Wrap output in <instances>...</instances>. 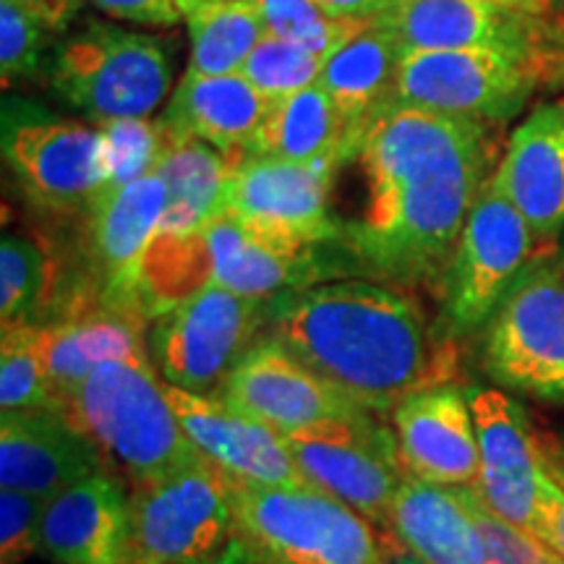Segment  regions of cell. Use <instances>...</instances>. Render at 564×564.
<instances>
[{
  "instance_id": "obj_1",
  "label": "cell",
  "mask_w": 564,
  "mask_h": 564,
  "mask_svg": "<svg viewBox=\"0 0 564 564\" xmlns=\"http://www.w3.org/2000/svg\"><path fill=\"white\" fill-rule=\"evenodd\" d=\"M366 183L361 217L340 243L392 285H432L444 272L478 192L491 178L489 123L392 102L356 152Z\"/></svg>"
},
{
  "instance_id": "obj_2",
  "label": "cell",
  "mask_w": 564,
  "mask_h": 564,
  "mask_svg": "<svg viewBox=\"0 0 564 564\" xmlns=\"http://www.w3.org/2000/svg\"><path fill=\"white\" fill-rule=\"evenodd\" d=\"M270 337L316 377L371 413L455 373V337L434 327L421 303L384 280L316 282L280 293Z\"/></svg>"
},
{
  "instance_id": "obj_3",
  "label": "cell",
  "mask_w": 564,
  "mask_h": 564,
  "mask_svg": "<svg viewBox=\"0 0 564 564\" xmlns=\"http://www.w3.org/2000/svg\"><path fill=\"white\" fill-rule=\"evenodd\" d=\"M58 408L133 484L204 457L183 432L150 352L102 364L63 394Z\"/></svg>"
},
{
  "instance_id": "obj_4",
  "label": "cell",
  "mask_w": 564,
  "mask_h": 564,
  "mask_svg": "<svg viewBox=\"0 0 564 564\" xmlns=\"http://www.w3.org/2000/svg\"><path fill=\"white\" fill-rule=\"evenodd\" d=\"M238 535L259 564H392L364 514L314 486L232 481Z\"/></svg>"
},
{
  "instance_id": "obj_5",
  "label": "cell",
  "mask_w": 564,
  "mask_h": 564,
  "mask_svg": "<svg viewBox=\"0 0 564 564\" xmlns=\"http://www.w3.org/2000/svg\"><path fill=\"white\" fill-rule=\"evenodd\" d=\"M51 82L100 129L150 118L173 87V61L158 37L95 19L55 51Z\"/></svg>"
},
{
  "instance_id": "obj_6",
  "label": "cell",
  "mask_w": 564,
  "mask_h": 564,
  "mask_svg": "<svg viewBox=\"0 0 564 564\" xmlns=\"http://www.w3.org/2000/svg\"><path fill=\"white\" fill-rule=\"evenodd\" d=\"M564 61L560 45L546 51H432L400 55L394 100L481 123L518 116L541 82Z\"/></svg>"
},
{
  "instance_id": "obj_7",
  "label": "cell",
  "mask_w": 564,
  "mask_h": 564,
  "mask_svg": "<svg viewBox=\"0 0 564 564\" xmlns=\"http://www.w3.org/2000/svg\"><path fill=\"white\" fill-rule=\"evenodd\" d=\"M478 361L502 390L564 405V264L539 257L484 324Z\"/></svg>"
},
{
  "instance_id": "obj_8",
  "label": "cell",
  "mask_w": 564,
  "mask_h": 564,
  "mask_svg": "<svg viewBox=\"0 0 564 564\" xmlns=\"http://www.w3.org/2000/svg\"><path fill=\"white\" fill-rule=\"evenodd\" d=\"M238 541L232 481L207 457L137 484L129 564H196Z\"/></svg>"
},
{
  "instance_id": "obj_9",
  "label": "cell",
  "mask_w": 564,
  "mask_h": 564,
  "mask_svg": "<svg viewBox=\"0 0 564 564\" xmlns=\"http://www.w3.org/2000/svg\"><path fill=\"white\" fill-rule=\"evenodd\" d=\"M272 299H246L209 285L162 308L147 333V350L165 384L220 394L238 358L270 322Z\"/></svg>"
},
{
  "instance_id": "obj_10",
  "label": "cell",
  "mask_w": 564,
  "mask_h": 564,
  "mask_svg": "<svg viewBox=\"0 0 564 564\" xmlns=\"http://www.w3.org/2000/svg\"><path fill=\"white\" fill-rule=\"evenodd\" d=\"M535 236L491 178L478 192L440 285L442 329L465 337L484 329L518 274L533 262Z\"/></svg>"
},
{
  "instance_id": "obj_11",
  "label": "cell",
  "mask_w": 564,
  "mask_h": 564,
  "mask_svg": "<svg viewBox=\"0 0 564 564\" xmlns=\"http://www.w3.org/2000/svg\"><path fill=\"white\" fill-rule=\"evenodd\" d=\"M308 486L340 499L371 525L390 531L392 505L408 468L398 440L377 419L327 421L285 436Z\"/></svg>"
},
{
  "instance_id": "obj_12",
  "label": "cell",
  "mask_w": 564,
  "mask_h": 564,
  "mask_svg": "<svg viewBox=\"0 0 564 564\" xmlns=\"http://www.w3.org/2000/svg\"><path fill=\"white\" fill-rule=\"evenodd\" d=\"M337 171L340 165L333 162L246 154L230 171L223 215L303 249L340 241L343 223H337L333 212Z\"/></svg>"
},
{
  "instance_id": "obj_13",
  "label": "cell",
  "mask_w": 564,
  "mask_h": 564,
  "mask_svg": "<svg viewBox=\"0 0 564 564\" xmlns=\"http://www.w3.org/2000/svg\"><path fill=\"white\" fill-rule=\"evenodd\" d=\"M3 154L30 202L53 215L87 212L108 183L102 129L91 126L6 118Z\"/></svg>"
},
{
  "instance_id": "obj_14",
  "label": "cell",
  "mask_w": 564,
  "mask_h": 564,
  "mask_svg": "<svg viewBox=\"0 0 564 564\" xmlns=\"http://www.w3.org/2000/svg\"><path fill=\"white\" fill-rule=\"evenodd\" d=\"M167 188L160 173L102 188L84 212V246L97 285V303L150 316L141 299V270L160 232Z\"/></svg>"
},
{
  "instance_id": "obj_15",
  "label": "cell",
  "mask_w": 564,
  "mask_h": 564,
  "mask_svg": "<svg viewBox=\"0 0 564 564\" xmlns=\"http://www.w3.org/2000/svg\"><path fill=\"white\" fill-rule=\"evenodd\" d=\"M220 398L282 436L327 421H366L373 415L316 377L274 337L257 340L238 358Z\"/></svg>"
},
{
  "instance_id": "obj_16",
  "label": "cell",
  "mask_w": 564,
  "mask_h": 564,
  "mask_svg": "<svg viewBox=\"0 0 564 564\" xmlns=\"http://www.w3.org/2000/svg\"><path fill=\"white\" fill-rule=\"evenodd\" d=\"M165 392L194 447L230 481L278 489L308 486L285 436L272 426L230 405L220 394H196L173 384H165Z\"/></svg>"
},
{
  "instance_id": "obj_17",
  "label": "cell",
  "mask_w": 564,
  "mask_h": 564,
  "mask_svg": "<svg viewBox=\"0 0 564 564\" xmlns=\"http://www.w3.org/2000/svg\"><path fill=\"white\" fill-rule=\"evenodd\" d=\"M400 42L403 53L432 51H514L554 47L544 19L484 0H394L377 21Z\"/></svg>"
},
{
  "instance_id": "obj_18",
  "label": "cell",
  "mask_w": 564,
  "mask_h": 564,
  "mask_svg": "<svg viewBox=\"0 0 564 564\" xmlns=\"http://www.w3.org/2000/svg\"><path fill=\"white\" fill-rule=\"evenodd\" d=\"M392 429L408 474L440 486H476L481 476L468 387L453 382L408 394L392 411Z\"/></svg>"
},
{
  "instance_id": "obj_19",
  "label": "cell",
  "mask_w": 564,
  "mask_h": 564,
  "mask_svg": "<svg viewBox=\"0 0 564 564\" xmlns=\"http://www.w3.org/2000/svg\"><path fill=\"white\" fill-rule=\"evenodd\" d=\"M476 421L481 476L476 489L499 518L531 531L539 502L541 468L535 429L525 408L502 390L468 387Z\"/></svg>"
},
{
  "instance_id": "obj_20",
  "label": "cell",
  "mask_w": 564,
  "mask_h": 564,
  "mask_svg": "<svg viewBox=\"0 0 564 564\" xmlns=\"http://www.w3.org/2000/svg\"><path fill=\"white\" fill-rule=\"evenodd\" d=\"M105 453L66 419L61 408L3 413L0 484L51 502L68 486L105 468Z\"/></svg>"
},
{
  "instance_id": "obj_21",
  "label": "cell",
  "mask_w": 564,
  "mask_h": 564,
  "mask_svg": "<svg viewBox=\"0 0 564 564\" xmlns=\"http://www.w3.org/2000/svg\"><path fill=\"white\" fill-rule=\"evenodd\" d=\"M491 181L525 217L535 241H556L564 230V97L539 105L512 131Z\"/></svg>"
},
{
  "instance_id": "obj_22",
  "label": "cell",
  "mask_w": 564,
  "mask_h": 564,
  "mask_svg": "<svg viewBox=\"0 0 564 564\" xmlns=\"http://www.w3.org/2000/svg\"><path fill=\"white\" fill-rule=\"evenodd\" d=\"M131 497L108 470L68 486L45 505L42 554L55 564H129Z\"/></svg>"
},
{
  "instance_id": "obj_23",
  "label": "cell",
  "mask_w": 564,
  "mask_h": 564,
  "mask_svg": "<svg viewBox=\"0 0 564 564\" xmlns=\"http://www.w3.org/2000/svg\"><path fill=\"white\" fill-rule=\"evenodd\" d=\"M270 108L272 102L241 74H199L186 68L160 121L175 133L215 147L238 165Z\"/></svg>"
},
{
  "instance_id": "obj_24",
  "label": "cell",
  "mask_w": 564,
  "mask_h": 564,
  "mask_svg": "<svg viewBox=\"0 0 564 564\" xmlns=\"http://www.w3.org/2000/svg\"><path fill=\"white\" fill-rule=\"evenodd\" d=\"M390 533L421 564H489L484 535L455 486L408 474L394 497Z\"/></svg>"
},
{
  "instance_id": "obj_25",
  "label": "cell",
  "mask_w": 564,
  "mask_h": 564,
  "mask_svg": "<svg viewBox=\"0 0 564 564\" xmlns=\"http://www.w3.org/2000/svg\"><path fill=\"white\" fill-rule=\"evenodd\" d=\"M147 316L110 308L102 303L82 306L45 327V361L55 408L58 400L76 390L102 364L147 356Z\"/></svg>"
},
{
  "instance_id": "obj_26",
  "label": "cell",
  "mask_w": 564,
  "mask_h": 564,
  "mask_svg": "<svg viewBox=\"0 0 564 564\" xmlns=\"http://www.w3.org/2000/svg\"><path fill=\"white\" fill-rule=\"evenodd\" d=\"M358 147L361 139L352 133L327 91L314 84L285 100L272 102L246 154L345 165L356 158Z\"/></svg>"
},
{
  "instance_id": "obj_27",
  "label": "cell",
  "mask_w": 564,
  "mask_h": 564,
  "mask_svg": "<svg viewBox=\"0 0 564 564\" xmlns=\"http://www.w3.org/2000/svg\"><path fill=\"white\" fill-rule=\"evenodd\" d=\"M403 47L382 26L371 24L348 45L324 61L319 87L337 105L343 118L364 141L369 126L394 100V79Z\"/></svg>"
},
{
  "instance_id": "obj_28",
  "label": "cell",
  "mask_w": 564,
  "mask_h": 564,
  "mask_svg": "<svg viewBox=\"0 0 564 564\" xmlns=\"http://www.w3.org/2000/svg\"><path fill=\"white\" fill-rule=\"evenodd\" d=\"M230 171L232 162L220 150L171 131V147L158 167L167 188L160 232L183 236L220 217Z\"/></svg>"
},
{
  "instance_id": "obj_29",
  "label": "cell",
  "mask_w": 564,
  "mask_h": 564,
  "mask_svg": "<svg viewBox=\"0 0 564 564\" xmlns=\"http://www.w3.org/2000/svg\"><path fill=\"white\" fill-rule=\"evenodd\" d=\"M192 40L188 68L199 74H238L267 34L253 0H175Z\"/></svg>"
},
{
  "instance_id": "obj_30",
  "label": "cell",
  "mask_w": 564,
  "mask_h": 564,
  "mask_svg": "<svg viewBox=\"0 0 564 564\" xmlns=\"http://www.w3.org/2000/svg\"><path fill=\"white\" fill-rule=\"evenodd\" d=\"M0 408L24 413L55 408L45 361V327L21 324L3 329L0 340Z\"/></svg>"
},
{
  "instance_id": "obj_31",
  "label": "cell",
  "mask_w": 564,
  "mask_h": 564,
  "mask_svg": "<svg viewBox=\"0 0 564 564\" xmlns=\"http://www.w3.org/2000/svg\"><path fill=\"white\" fill-rule=\"evenodd\" d=\"M53 285V262L47 251L26 236H3L0 243V324L3 329L40 324Z\"/></svg>"
},
{
  "instance_id": "obj_32",
  "label": "cell",
  "mask_w": 564,
  "mask_h": 564,
  "mask_svg": "<svg viewBox=\"0 0 564 564\" xmlns=\"http://www.w3.org/2000/svg\"><path fill=\"white\" fill-rule=\"evenodd\" d=\"M253 6L262 13L267 32L293 42L319 61H327L371 26L369 21L329 17L314 0H253Z\"/></svg>"
},
{
  "instance_id": "obj_33",
  "label": "cell",
  "mask_w": 564,
  "mask_h": 564,
  "mask_svg": "<svg viewBox=\"0 0 564 564\" xmlns=\"http://www.w3.org/2000/svg\"><path fill=\"white\" fill-rule=\"evenodd\" d=\"M322 66L324 61L316 55L267 32L238 74L259 95H264L270 102H278L295 95V91L314 87L319 82Z\"/></svg>"
},
{
  "instance_id": "obj_34",
  "label": "cell",
  "mask_w": 564,
  "mask_h": 564,
  "mask_svg": "<svg viewBox=\"0 0 564 564\" xmlns=\"http://www.w3.org/2000/svg\"><path fill=\"white\" fill-rule=\"evenodd\" d=\"M105 137V167L110 186L139 181L158 173L171 147V131L162 121L137 118V121H116L100 126Z\"/></svg>"
},
{
  "instance_id": "obj_35",
  "label": "cell",
  "mask_w": 564,
  "mask_h": 564,
  "mask_svg": "<svg viewBox=\"0 0 564 564\" xmlns=\"http://www.w3.org/2000/svg\"><path fill=\"white\" fill-rule=\"evenodd\" d=\"M460 491L465 507L474 514L478 531L484 535L486 556L489 564H560L552 549L528 528H520L510 520L499 518L489 505L484 502L476 486H455Z\"/></svg>"
},
{
  "instance_id": "obj_36",
  "label": "cell",
  "mask_w": 564,
  "mask_h": 564,
  "mask_svg": "<svg viewBox=\"0 0 564 564\" xmlns=\"http://www.w3.org/2000/svg\"><path fill=\"white\" fill-rule=\"evenodd\" d=\"M45 32L24 11L0 0V76L3 87L11 82L30 79L40 74L42 58H45Z\"/></svg>"
},
{
  "instance_id": "obj_37",
  "label": "cell",
  "mask_w": 564,
  "mask_h": 564,
  "mask_svg": "<svg viewBox=\"0 0 564 564\" xmlns=\"http://www.w3.org/2000/svg\"><path fill=\"white\" fill-rule=\"evenodd\" d=\"M45 505L32 494L17 489L0 491V562L19 564L42 552Z\"/></svg>"
},
{
  "instance_id": "obj_38",
  "label": "cell",
  "mask_w": 564,
  "mask_h": 564,
  "mask_svg": "<svg viewBox=\"0 0 564 564\" xmlns=\"http://www.w3.org/2000/svg\"><path fill=\"white\" fill-rule=\"evenodd\" d=\"M89 3L105 17L147 26V30H173L181 21L175 0H89Z\"/></svg>"
},
{
  "instance_id": "obj_39",
  "label": "cell",
  "mask_w": 564,
  "mask_h": 564,
  "mask_svg": "<svg viewBox=\"0 0 564 564\" xmlns=\"http://www.w3.org/2000/svg\"><path fill=\"white\" fill-rule=\"evenodd\" d=\"M531 533L539 535L556 556L564 560V489L554 478L541 474Z\"/></svg>"
},
{
  "instance_id": "obj_40",
  "label": "cell",
  "mask_w": 564,
  "mask_h": 564,
  "mask_svg": "<svg viewBox=\"0 0 564 564\" xmlns=\"http://www.w3.org/2000/svg\"><path fill=\"white\" fill-rule=\"evenodd\" d=\"M9 3L32 17L42 30L51 34L66 32L82 9V0H9Z\"/></svg>"
},
{
  "instance_id": "obj_41",
  "label": "cell",
  "mask_w": 564,
  "mask_h": 564,
  "mask_svg": "<svg viewBox=\"0 0 564 564\" xmlns=\"http://www.w3.org/2000/svg\"><path fill=\"white\" fill-rule=\"evenodd\" d=\"M314 3L335 19H356L377 24L392 9L394 0H314Z\"/></svg>"
},
{
  "instance_id": "obj_42",
  "label": "cell",
  "mask_w": 564,
  "mask_h": 564,
  "mask_svg": "<svg viewBox=\"0 0 564 564\" xmlns=\"http://www.w3.org/2000/svg\"><path fill=\"white\" fill-rule=\"evenodd\" d=\"M535 449H539L541 468L546 470V476L554 478V481L564 489V442H562V436L552 434V432H539V429H535Z\"/></svg>"
},
{
  "instance_id": "obj_43",
  "label": "cell",
  "mask_w": 564,
  "mask_h": 564,
  "mask_svg": "<svg viewBox=\"0 0 564 564\" xmlns=\"http://www.w3.org/2000/svg\"><path fill=\"white\" fill-rule=\"evenodd\" d=\"M484 3L499 6V9H510L520 13H531V17L546 19L552 13L554 0H484Z\"/></svg>"
},
{
  "instance_id": "obj_44",
  "label": "cell",
  "mask_w": 564,
  "mask_h": 564,
  "mask_svg": "<svg viewBox=\"0 0 564 564\" xmlns=\"http://www.w3.org/2000/svg\"><path fill=\"white\" fill-rule=\"evenodd\" d=\"M196 564H259L257 560H253L249 549H246V544L241 541V535H238V541L232 544L230 549H225L223 554H217L215 560H207V562H196Z\"/></svg>"
},
{
  "instance_id": "obj_45",
  "label": "cell",
  "mask_w": 564,
  "mask_h": 564,
  "mask_svg": "<svg viewBox=\"0 0 564 564\" xmlns=\"http://www.w3.org/2000/svg\"><path fill=\"white\" fill-rule=\"evenodd\" d=\"M390 560H392V564H421L419 560H415V556L408 554L400 544L390 546Z\"/></svg>"
},
{
  "instance_id": "obj_46",
  "label": "cell",
  "mask_w": 564,
  "mask_h": 564,
  "mask_svg": "<svg viewBox=\"0 0 564 564\" xmlns=\"http://www.w3.org/2000/svg\"><path fill=\"white\" fill-rule=\"evenodd\" d=\"M554 40H556V45H560V51L564 53V21H562V26H560V30L554 32Z\"/></svg>"
},
{
  "instance_id": "obj_47",
  "label": "cell",
  "mask_w": 564,
  "mask_h": 564,
  "mask_svg": "<svg viewBox=\"0 0 564 564\" xmlns=\"http://www.w3.org/2000/svg\"><path fill=\"white\" fill-rule=\"evenodd\" d=\"M560 564H564V560H562V556H560Z\"/></svg>"
},
{
  "instance_id": "obj_48",
  "label": "cell",
  "mask_w": 564,
  "mask_h": 564,
  "mask_svg": "<svg viewBox=\"0 0 564 564\" xmlns=\"http://www.w3.org/2000/svg\"><path fill=\"white\" fill-rule=\"evenodd\" d=\"M560 436H562V442H564V432H562V434H560Z\"/></svg>"
},
{
  "instance_id": "obj_49",
  "label": "cell",
  "mask_w": 564,
  "mask_h": 564,
  "mask_svg": "<svg viewBox=\"0 0 564 564\" xmlns=\"http://www.w3.org/2000/svg\"><path fill=\"white\" fill-rule=\"evenodd\" d=\"M554 3H556V0H554Z\"/></svg>"
},
{
  "instance_id": "obj_50",
  "label": "cell",
  "mask_w": 564,
  "mask_h": 564,
  "mask_svg": "<svg viewBox=\"0 0 564 564\" xmlns=\"http://www.w3.org/2000/svg\"><path fill=\"white\" fill-rule=\"evenodd\" d=\"M562 264H564V262H562Z\"/></svg>"
}]
</instances>
